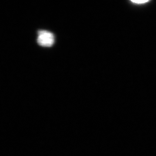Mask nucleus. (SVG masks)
I'll list each match as a JSON object with an SVG mask.
<instances>
[{"instance_id":"nucleus-1","label":"nucleus","mask_w":156,"mask_h":156,"mask_svg":"<svg viewBox=\"0 0 156 156\" xmlns=\"http://www.w3.org/2000/svg\"><path fill=\"white\" fill-rule=\"evenodd\" d=\"M37 42L40 46L50 47L55 43L54 35L51 32L46 30H40L38 32Z\"/></svg>"},{"instance_id":"nucleus-2","label":"nucleus","mask_w":156,"mask_h":156,"mask_svg":"<svg viewBox=\"0 0 156 156\" xmlns=\"http://www.w3.org/2000/svg\"><path fill=\"white\" fill-rule=\"evenodd\" d=\"M133 3L136 4H144V3H147L149 1H132Z\"/></svg>"}]
</instances>
